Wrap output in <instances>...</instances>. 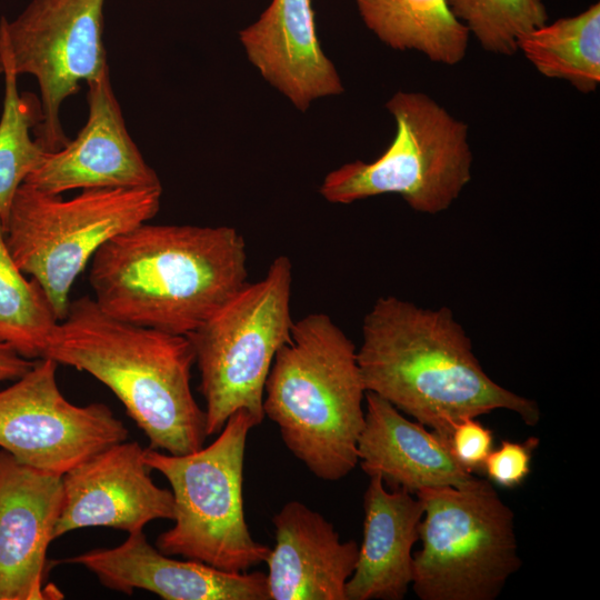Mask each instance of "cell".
<instances>
[{"mask_svg":"<svg viewBox=\"0 0 600 600\" xmlns=\"http://www.w3.org/2000/svg\"><path fill=\"white\" fill-rule=\"evenodd\" d=\"M357 359L372 392L449 444L453 426L494 410L517 413L530 427L538 403L491 379L471 339L448 307L423 308L394 296L380 297L363 318Z\"/></svg>","mask_w":600,"mask_h":600,"instance_id":"6da1fadb","label":"cell"},{"mask_svg":"<svg viewBox=\"0 0 600 600\" xmlns=\"http://www.w3.org/2000/svg\"><path fill=\"white\" fill-rule=\"evenodd\" d=\"M247 259L232 227L143 222L94 253L89 282L107 314L188 336L248 282Z\"/></svg>","mask_w":600,"mask_h":600,"instance_id":"7a4b0ae2","label":"cell"},{"mask_svg":"<svg viewBox=\"0 0 600 600\" xmlns=\"http://www.w3.org/2000/svg\"><path fill=\"white\" fill-rule=\"evenodd\" d=\"M42 358L107 386L143 431L149 448L187 454L203 447L206 412L191 391L196 356L187 336L118 320L84 296L71 301L53 327Z\"/></svg>","mask_w":600,"mask_h":600,"instance_id":"3957f363","label":"cell"},{"mask_svg":"<svg viewBox=\"0 0 600 600\" xmlns=\"http://www.w3.org/2000/svg\"><path fill=\"white\" fill-rule=\"evenodd\" d=\"M366 392L354 344L317 312L293 321L269 371L262 408L312 474L338 481L358 464Z\"/></svg>","mask_w":600,"mask_h":600,"instance_id":"277c9868","label":"cell"},{"mask_svg":"<svg viewBox=\"0 0 600 600\" xmlns=\"http://www.w3.org/2000/svg\"><path fill=\"white\" fill-rule=\"evenodd\" d=\"M259 424L238 410L212 443L194 452L144 449L146 463L168 480L174 500V523L157 538L160 551L230 572L266 561L270 548L252 538L242 497L247 438Z\"/></svg>","mask_w":600,"mask_h":600,"instance_id":"5b68a950","label":"cell"},{"mask_svg":"<svg viewBox=\"0 0 600 600\" xmlns=\"http://www.w3.org/2000/svg\"><path fill=\"white\" fill-rule=\"evenodd\" d=\"M411 587L421 600H494L520 566L514 513L493 484L426 488Z\"/></svg>","mask_w":600,"mask_h":600,"instance_id":"8992f818","label":"cell"},{"mask_svg":"<svg viewBox=\"0 0 600 600\" xmlns=\"http://www.w3.org/2000/svg\"><path fill=\"white\" fill-rule=\"evenodd\" d=\"M162 187L87 189L64 200L23 182L6 224L8 248L23 273L43 289L58 320L69 309L72 284L110 239L152 219Z\"/></svg>","mask_w":600,"mask_h":600,"instance_id":"52a82bcc","label":"cell"},{"mask_svg":"<svg viewBox=\"0 0 600 600\" xmlns=\"http://www.w3.org/2000/svg\"><path fill=\"white\" fill-rule=\"evenodd\" d=\"M292 278L291 260L278 256L261 280L247 282L187 336L200 372L207 437L219 433L238 410L262 422L266 381L294 321Z\"/></svg>","mask_w":600,"mask_h":600,"instance_id":"ba28073f","label":"cell"},{"mask_svg":"<svg viewBox=\"0 0 600 600\" xmlns=\"http://www.w3.org/2000/svg\"><path fill=\"white\" fill-rule=\"evenodd\" d=\"M396 134L371 162L356 160L329 172L319 193L349 204L380 194L400 196L414 211H446L471 180L468 126L426 93L398 91L386 103Z\"/></svg>","mask_w":600,"mask_h":600,"instance_id":"9c48e42d","label":"cell"},{"mask_svg":"<svg viewBox=\"0 0 600 600\" xmlns=\"http://www.w3.org/2000/svg\"><path fill=\"white\" fill-rule=\"evenodd\" d=\"M103 6L104 0H31L13 20L0 18V49L18 76L38 83L36 139L48 152L69 141L60 119L64 100L109 69Z\"/></svg>","mask_w":600,"mask_h":600,"instance_id":"30bf717a","label":"cell"},{"mask_svg":"<svg viewBox=\"0 0 600 600\" xmlns=\"http://www.w3.org/2000/svg\"><path fill=\"white\" fill-rule=\"evenodd\" d=\"M58 363L40 358L0 391V448L19 462L62 477L128 429L104 403L77 406L60 391Z\"/></svg>","mask_w":600,"mask_h":600,"instance_id":"8fae6325","label":"cell"},{"mask_svg":"<svg viewBox=\"0 0 600 600\" xmlns=\"http://www.w3.org/2000/svg\"><path fill=\"white\" fill-rule=\"evenodd\" d=\"M150 471L144 449L124 440L66 472L53 540L81 528L107 527L132 533L143 531L152 520H172V491L158 487Z\"/></svg>","mask_w":600,"mask_h":600,"instance_id":"7c38bea8","label":"cell"},{"mask_svg":"<svg viewBox=\"0 0 600 600\" xmlns=\"http://www.w3.org/2000/svg\"><path fill=\"white\" fill-rule=\"evenodd\" d=\"M87 84L86 124L61 149L47 152L24 182L50 194L73 189L162 187L127 130L110 70Z\"/></svg>","mask_w":600,"mask_h":600,"instance_id":"4fadbf2b","label":"cell"},{"mask_svg":"<svg viewBox=\"0 0 600 600\" xmlns=\"http://www.w3.org/2000/svg\"><path fill=\"white\" fill-rule=\"evenodd\" d=\"M62 500V477L0 449V600L62 598L57 588L43 586Z\"/></svg>","mask_w":600,"mask_h":600,"instance_id":"5bb4252c","label":"cell"},{"mask_svg":"<svg viewBox=\"0 0 600 600\" xmlns=\"http://www.w3.org/2000/svg\"><path fill=\"white\" fill-rule=\"evenodd\" d=\"M62 562L82 566L106 588L128 596L141 589L164 600H270L264 573L170 558L143 531L128 533L117 547L91 549Z\"/></svg>","mask_w":600,"mask_h":600,"instance_id":"9a60e30c","label":"cell"},{"mask_svg":"<svg viewBox=\"0 0 600 600\" xmlns=\"http://www.w3.org/2000/svg\"><path fill=\"white\" fill-rule=\"evenodd\" d=\"M239 40L262 78L300 111L317 99L343 92L320 46L311 0H272L239 32Z\"/></svg>","mask_w":600,"mask_h":600,"instance_id":"2e32d148","label":"cell"},{"mask_svg":"<svg viewBox=\"0 0 600 600\" xmlns=\"http://www.w3.org/2000/svg\"><path fill=\"white\" fill-rule=\"evenodd\" d=\"M274 547L266 559L270 600H347L359 546L304 503L287 502L272 518Z\"/></svg>","mask_w":600,"mask_h":600,"instance_id":"e0dca14e","label":"cell"},{"mask_svg":"<svg viewBox=\"0 0 600 600\" xmlns=\"http://www.w3.org/2000/svg\"><path fill=\"white\" fill-rule=\"evenodd\" d=\"M358 463L391 489L416 494L426 488L461 487L476 476L464 470L449 444L422 423L408 419L381 397L366 392Z\"/></svg>","mask_w":600,"mask_h":600,"instance_id":"ac0fdd59","label":"cell"},{"mask_svg":"<svg viewBox=\"0 0 600 600\" xmlns=\"http://www.w3.org/2000/svg\"><path fill=\"white\" fill-rule=\"evenodd\" d=\"M363 494V539L347 600H402L412 583V548L419 540L421 500L402 489H386L370 476Z\"/></svg>","mask_w":600,"mask_h":600,"instance_id":"d6986e66","label":"cell"},{"mask_svg":"<svg viewBox=\"0 0 600 600\" xmlns=\"http://www.w3.org/2000/svg\"><path fill=\"white\" fill-rule=\"evenodd\" d=\"M367 28L394 50H414L453 66L463 60L470 33L447 0H356Z\"/></svg>","mask_w":600,"mask_h":600,"instance_id":"ffe728a7","label":"cell"},{"mask_svg":"<svg viewBox=\"0 0 600 600\" xmlns=\"http://www.w3.org/2000/svg\"><path fill=\"white\" fill-rule=\"evenodd\" d=\"M518 50L542 76L568 81L582 93L596 91L600 83L599 2L522 34Z\"/></svg>","mask_w":600,"mask_h":600,"instance_id":"44dd1931","label":"cell"},{"mask_svg":"<svg viewBox=\"0 0 600 600\" xmlns=\"http://www.w3.org/2000/svg\"><path fill=\"white\" fill-rule=\"evenodd\" d=\"M58 321L42 287L14 261L0 218V342L27 359H40Z\"/></svg>","mask_w":600,"mask_h":600,"instance_id":"7402d4cb","label":"cell"},{"mask_svg":"<svg viewBox=\"0 0 600 600\" xmlns=\"http://www.w3.org/2000/svg\"><path fill=\"white\" fill-rule=\"evenodd\" d=\"M3 66L4 97L0 117V218L4 226L12 200L27 177L44 158L46 151L31 137V128L40 121V104L33 96L19 93L12 63L0 49Z\"/></svg>","mask_w":600,"mask_h":600,"instance_id":"603a6c76","label":"cell"},{"mask_svg":"<svg viewBox=\"0 0 600 600\" xmlns=\"http://www.w3.org/2000/svg\"><path fill=\"white\" fill-rule=\"evenodd\" d=\"M453 16L488 52L511 56L519 38L546 23L542 0H447Z\"/></svg>","mask_w":600,"mask_h":600,"instance_id":"cb8c5ba5","label":"cell"},{"mask_svg":"<svg viewBox=\"0 0 600 600\" xmlns=\"http://www.w3.org/2000/svg\"><path fill=\"white\" fill-rule=\"evenodd\" d=\"M539 446L537 437L526 441L502 440L488 456L482 472L493 486L514 489L521 486L531 472V463Z\"/></svg>","mask_w":600,"mask_h":600,"instance_id":"d4e9b609","label":"cell"},{"mask_svg":"<svg viewBox=\"0 0 600 600\" xmlns=\"http://www.w3.org/2000/svg\"><path fill=\"white\" fill-rule=\"evenodd\" d=\"M449 448L464 470L470 473L482 472L483 464L493 449V433L477 418H466L453 426Z\"/></svg>","mask_w":600,"mask_h":600,"instance_id":"484cf974","label":"cell"},{"mask_svg":"<svg viewBox=\"0 0 600 600\" xmlns=\"http://www.w3.org/2000/svg\"><path fill=\"white\" fill-rule=\"evenodd\" d=\"M34 361L20 356L10 346L0 342V382L19 379L31 369Z\"/></svg>","mask_w":600,"mask_h":600,"instance_id":"4316f807","label":"cell"},{"mask_svg":"<svg viewBox=\"0 0 600 600\" xmlns=\"http://www.w3.org/2000/svg\"><path fill=\"white\" fill-rule=\"evenodd\" d=\"M3 72V66H2V62H1V59H0V73Z\"/></svg>","mask_w":600,"mask_h":600,"instance_id":"83f0119b","label":"cell"}]
</instances>
